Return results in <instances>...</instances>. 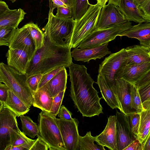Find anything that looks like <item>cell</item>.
I'll return each instance as SVG.
<instances>
[{
  "label": "cell",
  "mask_w": 150,
  "mask_h": 150,
  "mask_svg": "<svg viewBox=\"0 0 150 150\" xmlns=\"http://www.w3.org/2000/svg\"><path fill=\"white\" fill-rule=\"evenodd\" d=\"M132 105V108L139 114L144 110L138 93V88L132 84L131 90Z\"/></svg>",
  "instance_id": "cell-35"
},
{
  "label": "cell",
  "mask_w": 150,
  "mask_h": 150,
  "mask_svg": "<svg viewBox=\"0 0 150 150\" xmlns=\"http://www.w3.org/2000/svg\"><path fill=\"white\" fill-rule=\"evenodd\" d=\"M70 96L75 106L83 117H91L103 113V108L94 83L85 66L72 63L68 67Z\"/></svg>",
  "instance_id": "cell-1"
},
{
  "label": "cell",
  "mask_w": 150,
  "mask_h": 150,
  "mask_svg": "<svg viewBox=\"0 0 150 150\" xmlns=\"http://www.w3.org/2000/svg\"><path fill=\"white\" fill-rule=\"evenodd\" d=\"M16 29L12 27H6L0 29V46H9Z\"/></svg>",
  "instance_id": "cell-34"
},
{
  "label": "cell",
  "mask_w": 150,
  "mask_h": 150,
  "mask_svg": "<svg viewBox=\"0 0 150 150\" xmlns=\"http://www.w3.org/2000/svg\"><path fill=\"white\" fill-rule=\"evenodd\" d=\"M16 115L11 111L4 108L0 112V150H4L10 144L9 129H19Z\"/></svg>",
  "instance_id": "cell-14"
},
{
  "label": "cell",
  "mask_w": 150,
  "mask_h": 150,
  "mask_svg": "<svg viewBox=\"0 0 150 150\" xmlns=\"http://www.w3.org/2000/svg\"><path fill=\"white\" fill-rule=\"evenodd\" d=\"M68 7H71V5L70 0H61Z\"/></svg>",
  "instance_id": "cell-54"
},
{
  "label": "cell",
  "mask_w": 150,
  "mask_h": 150,
  "mask_svg": "<svg viewBox=\"0 0 150 150\" xmlns=\"http://www.w3.org/2000/svg\"><path fill=\"white\" fill-rule=\"evenodd\" d=\"M67 73L65 67L59 72L45 85L52 97L65 90L67 78Z\"/></svg>",
  "instance_id": "cell-22"
},
{
  "label": "cell",
  "mask_w": 150,
  "mask_h": 150,
  "mask_svg": "<svg viewBox=\"0 0 150 150\" xmlns=\"http://www.w3.org/2000/svg\"><path fill=\"white\" fill-rule=\"evenodd\" d=\"M142 150H150V135L143 145Z\"/></svg>",
  "instance_id": "cell-50"
},
{
  "label": "cell",
  "mask_w": 150,
  "mask_h": 150,
  "mask_svg": "<svg viewBox=\"0 0 150 150\" xmlns=\"http://www.w3.org/2000/svg\"><path fill=\"white\" fill-rule=\"evenodd\" d=\"M115 85L111 88L118 99L122 112L126 115L137 113L132 105L131 90L132 83L120 79H115Z\"/></svg>",
  "instance_id": "cell-12"
},
{
  "label": "cell",
  "mask_w": 150,
  "mask_h": 150,
  "mask_svg": "<svg viewBox=\"0 0 150 150\" xmlns=\"http://www.w3.org/2000/svg\"><path fill=\"white\" fill-rule=\"evenodd\" d=\"M138 90L142 104L150 101V83L138 88Z\"/></svg>",
  "instance_id": "cell-39"
},
{
  "label": "cell",
  "mask_w": 150,
  "mask_h": 150,
  "mask_svg": "<svg viewBox=\"0 0 150 150\" xmlns=\"http://www.w3.org/2000/svg\"><path fill=\"white\" fill-rule=\"evenodd\" d=\"M98 85L103 98L108 105L113 109H118L122 112L120 105L118 99L111 88L108 85L104 78L98 75L96 83Z\"/></svg>",
  "instance_id": "cell-23"
},
{
  "label": "cell",
  "mask_w": 150,
  "mask_h": 150,
  "mask_svg": "<svg viewBox=\"0 0 150 150\" xmlns=\"http://www.w3.org/2000/svg\"><path fill=\"white\" fill-rule=\"evenodd\" d=\"M54 9L50 8L48 21L43 29L54 44L63 47H70L75 21L73 18L58 17L53 14Z\"/></svg>",
  "instance_id": "cell-4"
},
{
  "label": "cell",
  "mask_w": 150,
  "mask_h": 150,
  "mask_svg": "<svg viewBox=\"0 0 150 150\" xmlns=\"http://www.w3.org/2000/svg\"><path fill=\"white\" fill-rule=\"evenodd\" d=\"M66 150H78L79 135L78 126L79 122L76 118L71 121L56 119Z\"/></svg>",
  "instance_id": "cell-9"
},
{
  "label": "cell",
  "mask_w": 150,
  "mask_h": 150,
  "mask_svg": "<svg viewBox=\"0 0 150 150\" xmlns=\"http://www.w3.org/2000/svg\"><path fill=\"white\" fill-rule=\"evenodd\" d=\"M123 150H142L141 143L138 139H136Z\"/></svg>",
  "instance_id": "cell-47"
},
{
  "label": "cell",
  "mask_w": 150,
  "mask_h": 150,
  "mask_svg": "<svg viewBox=\"0 0 150 150\" xmlns=\"http://www.w3.org/2000/svg\"><path fill=\"white\" fill-rule=\"evenodd\" d=\"M108 43L98 46L85 48L77 47L71 52V55L74 59L88 63L91 60L100 59L106 55L111 53L108 47Z\"/></svg>",
  "instance_id": "cell-15"
},
{
  "label": "cell",
  "mask_w": 150,
  "mask_h": 150,
  "mask_svg": "<svg viewBox=\"0 0 150 150\" xmlns=\"http://www.w3.org/2000/svg\"><path fill=\"white\" fill-rule=\"evenodd\" d=\"M117 7L128 21L138 23L150 22L133 0H121Z\"/></svg>",
  "instance_id": "cell-19"
},
{
  "label": "cell",
  "mask_w": 150,
  "mask_h": 150,
  "mask_svg": "<svg viewBox=\"0 0 150 150\" xmlns=\"http://www.w3.org/2000/svg\"><path fill=\"white\" fill-rule=\"evenodd\" d=\"M127 65H135L150 62V48L141 45H134L125 48Z\"/></svg>",
  "instance_id": "cell-20"
},
{
  "label": "cell",
  "mask_w": 150,
  "mask_h": 150,
  "mask_svg": "<svg viewBox=\"0 0 150 150\" xmlns=\"http://www.w3.org/2000/svg\"><path fill=\"white\" fill-rule=\"evenodd\" d=\"M142 105L144 110H150V101L144 102Z\"/></svg>",
  "instance_id": "cell-52"
},
{
  "label": "cell",
  "mask_w": 150,
  "mask_h": 150,
  "mask_svg": "<svg viewBox=\"0 0 150 150\" xmlns=\"http://www.w3.org/2000/svg\"><path fill=\"white\" fill-rule=\"evenodd\" d=\"M56 119L47 112H40L36 136L47 144L50 150H66Z\"/></svg>",
  "instance_id": "cell-5"
},
{
  "label": "cell",
  "mask_w": 150,
  "mask_h": 150,
  "mask_svg": "<svg viewBox=\"0 0 150 150\" xmlns=\"http://www.w3.org/2000/svg\"><path fill=\"white\" fill-rule=\"evenodd\" d=\"M115 116L117 150H123L136 138L131 132L126 115L117 111Z\"/></svg>",
  "instance_id": "cell-13"
},
{
  "label": "cell",
  "mask_w": 150,
  "mask_h": 150,
  "mask_svg": "<svg viewBox=\"0 0 150 150\" xmlns=\"http://www.w3.org/2000/svg\"><path fill=\"white\" fill-rule=\"evenodd\" d=\"M4 108V103L0 100V112Z\"/></svg>",
  "instance_id": "cell-55"
},
{
  "label": "cell",
  "mask_w": 150,
  "mask_h": 150,
  "mask_svg": "<svg viewBox=\"0 0 150 150\" xmlns=\"http://www.w3.org/2000/svg\"><path fill=\"white\" fill-rule=\"evenodd\" d=\"M26 14L24 11L21 8L9 9L0 15V29L6 27L18 28Z\"/></svg>",
  "instance_id": "cell-24"
},
{
  "label": "cell",
  "mask_w": 150,
  "mask_h": 150,
  "mask_svg": "<svg viewBox=\"0 0 150 150\" xmlns=\"http://www.w3.org/2000/svg\"><path fill=\"white\" fill-rule=\"evenodd\" d=\"M96 136L93 137L90 131L87 132L83 136L79 135L78 150H105L104 147L94 144Z\"/></svg>",
  "instance_id": "cell-28"
},
{
  "label": "cell",
  "mask_w": 150,
  "mask_h": 150,
  "mask_svg": "<svg viewBox=\"0 0 150 150\" xmlns=\"http://www.w3.org/2000/svg\"><path fill=\"white\" fill-rule=\"evenodd\" d=\"M108 0H97V4L102 7L106 5Z\"/></svg>",
  "instance_id": "cell-53"
},
{
  "label": "cell",
  "mask_w": 150,
  "mask_h": 150,
  "mask_svg": "<svg viewBox=\"0 0 150 150\" xmlns=\"http://www.w3.org/2000/svg\"><path fill=\"white\" fill-rule=\"evenodd\" d=\"M127 21L115 26L102 29H96L83 39L76 47L85 48L96 47L114 40L132 26Z\"/></svg>",
  "instance_id": "cell-7"
},
{
  "label": "cell",
  "mask_w": 150,
  "mask_h": 150,
  "mask_svg": "<svg viewBox=\"0 0 150 150\" xmlns=\"http://www.w3.org/2000/svg\"><path fill=\"white\" fill-rule=\"evenodd\" d=\"M150 83V71L148 72L134 85L137 88Z\"/></svg>",
  "instance_id": "cell-45"
},
{
  "label": "cell",
  "mask_w": 150,
  "mask_h": 150,
  "mask_svg": "<svg viewBox=\"0 0 150 150\" xmlns=\"http://www.w3.org/2000/svg\"><path fill=\"white\" fill-rule=\"evenodd\" d=\"M42 74H38L27 77V82L28 84L34 93L38 89V86Z\"/></svg>",
  "instance_id": "cell-38"
},
{
  "label": "cell",
  "mask_w": 150,
  "mask_h": 150,
  "mask_svg": "<svg viewBox=\"0 0 150 150\" xmlns=\"http://www.w3.org/2000/svg\"><path fill=\"white\" fill-rule=\"evenodd\" d=\"M108 4L114 5L118 7L121 1V0H108Z\"/></svg>",
  "instance_id": "cell-51"
},
{
  "label": "cell",
  "mask_w": 150,
  "mask_h": 150,
  "mask_svg": "<svg viewBox=\"0 0 150 150\" xmlns=\"http://www.w3.org/2000/svg\"><path fill=\"white\" fill-rule=\"evenodd\" d=\"M53 98L44 86L33 93L32 105L40 109L42 111L49 112L52 106Z\"/></svg>",
  "instance_id": "cell-25"
},
{
  "label": "cell",
  "mask_w": 150,
  "mask_h": 150,
  "mask_svg": "<svg viewBox=\"0 0 150 150\" xmlns=\"http://www.w3.org/2000/svg\"><path fill=\"white\" fill-rule=\"evenodd\" d=\"M56 16L64 18H72V11L71 7L60 6L57 8Z\"/></svg>",
  "instance_id": "cell-40"
},
{
  "label": "cell",
  "mask_w": 150,
  "mask_h": 150,
  "mask_svg": "<svg viewBox=\"0 0 150 150\" xmlns=\"http://www.w3.org/2000/svg\"><path fill=\"white\" fill-rule=\"evenodd\" d=\"M65 90L59 92L55 96L53 97L50 110L48 114L54 117L58 114L64 97Z\"/></svg>",
  "instance_id": "cell-36"
},
{
  "label": "cell",
  "mask_w": 150,
  "mask_h": 150,
  "mask_svg": "<svg viewBox=\"0 0 150 150\" xmlns=\"http://www.w3.org/2000/svg\"><path fill=\"white\" fill-rule=\"evenodd\" d=\"M71 49L54 44L45 34L43 45L29 62L25 73L27 77L43 74L58 67H68L72 63Z\"/></svg>",
  "instance_id": "cell-2"
},
{
  "label": "cell",
  "mask_w": 150,
  "mask_h": 150,
  "mask_svg": "<svg viewBox=\"0 0 150 150\" xmlns=\"http://www.w3.org/2000/svg\"><path fill=\"white\" fill-rule=\"evenodd\" d=\"M4 104V108L11 111L18 117L24 115L30 110L25 104L8 89L7 99Z\"/></svg>",
  "instance_id": "cell-26"
},
{
  "label": "cell",
  "mask_w": 150,
  "mask_h": 150,
  "mask_svg": "<svg viewBox=\"0 0 150 150\" xmlns=\"http://www.w3.org/2000/svg\"><path fill=\"white\" fill-rule=\"evenodd\" d=\"M58 114L59 118L64 120L71 121L73 119L71 112L63 105L60 107Z\"/></svg>",
  "instance_id": "cell-43"
},
{
  "label": "cell",
  "mask_w": 150,
  "mask_h": 150,
  "mask_svg": "<svg viewBox=\"0 0 150 150\" xmlns=\"http://www.w3.org/2000/svg\"><path fill=\"white\" fill-rule=\"evenodd\" d=\"M150 71V62L135 65H126L120 69L116 79H122L134 84Z\"/></svg>",
  "instance_id": "cell-16"
},
{
  "label": "cell",
  "mask_w": 150,
  "mask_h": 150,
  "mask_svg": "<svg viewBox=\"0 0 150 150\" xmlns=\"http://www.w3.org/2000/svg\"><path fill=\"white\" fill-rule=\"evenodd\" d=\"M9 9L5 2L0 0V15Z\"/></svg>",
  "instance_id": "cell-49"
},
{
  "label": "cell",
  "mask_w": 150,
  "mask_h": 150,
  "mask_svg": "<svg viewBox=\"0 0 150 150\" xmlns=\"http://www.w3.org/2000/svg\"><path fill=\"white\" fill-rule=\"evenodd\" d=\"M7 64L20 73L26 74L29 62L26 53L21 50L9 48L6 54Z\"/></svg>",
  "instance_id": "cell-21"
},
{
  "label": "cell",
  "mask_w": 150,
  "mask_h": 150,
  "mask_svg": "<svg viewBox=\"0 0 150 150\" xmlns=\"http://www.w3.org/2000/svg\"><path fill=\"white\" fill-rule=\"evenodd\" d=\"M26 74L21 73L13 68L0 63V81L7 86L30 108L33 105V93L29 87Z\"/></svg>",
  "instance_id": "cell-3"
},
{
  "label": "cell",
  "mask_w": 150,
  "mask_h": 150,
  "mask_svg": "<svg viewBox=\"0 0 150 150\" xmlns=\"http://www.w3.org/2000/svg\"><path fill=\"white\" fill-rule=\"evenodd\" d=\"M8 94V89L5 84L0 83V100L3 103L6 101Z\"/></svg>",
  "instance_id": "cell-46"
},
{
  "label": "cell",
  "mask_w": 150,
  "mask_h": 150,
  "mask_svg": "<svg viewBox=\"0 0 150 150\" xmlns=\"http://www.w3.org/2000/svg\"><path fill=\"white\" fill-rule=\"evenodd\" d=\"M36 139L31 141L17 146H13L11 144L7 146L4 150H30Z\"/></svg>",
  "instance_id": "cell-41"
},
{
  "label": "cell",
  "mask_w": 150,
  "mask_h": 150,
  "mask_svg": "<svg viewBox=\"0 0 150 150\" xmlns=\"http://www.w3.org/2000/svg\"><path fill=\"white\" fill-rule=\"evenodd\" d=\"M34 42L36 50L40 49L43 45L45 34L38 25L30 22L25 24Z\"/></svg>",
  "instance_id": "cell-30"
},
{
  "label": "cell",
  "mask_w": 150,
  "mask_h": 150,
  "mask_svg": "<svg viewBox=\"0 0 150 150\" xmlns=\"http://www.w3.org/2000/svg\"><path fill=\"white\" fill-rule=\"evenodd\" d=\"M102 7L97 4H90L85 13L78 21H75L70 47H76L86 37L96 28Z\"/></svg>",
  "instance_id": "cell-6"
},
{
  "label": "cell",
  "mask_w": 150,
  "mask_h": 150,
  "mask_svg": "<svg viewBox=\"0 0 150 150\" xmlns=\"http://www.w3.org/2000/svg\"><path fill=\"white\" fill-rule=\"evenodd\" d=\"M20 118L22 123V128L23 133L32 138L36 136L38 131V126L28 116L21 115Z\"/></svg>",
  "instance_id": "cell-31"
},
{
  "label": "cell",
  "mask_w": 150,
  "mask_h": 150,
  "mask_svg": "<svg viewBox=\"0 0 150 150\" xmlns=\"http://www.w3.org/2000/svg\"><path fill=\"white\" fill-rule=\"evenodd\" d=\"M126 115L131 132L134 137L137 139V134L140 120V114L137 113Z\"/></svg>",
  "instance_id": "cell-33"
},
{
  "label": "cell",
  "mask_w": 150,
  "mask_h": 150,
  "mask_svg": "<svg viewBox=\"0 0 150 150\" xmlns=\"http://www.w3.org/2000/svg\"><path fill=\"white\" fill-rule=\"evenodd\" d=\"M140 120L137 139L142 146L150 135V110H144L140 113Z\"/></svg>",
  "instance_id": "cell-27"
},
{
  "label": "cell",
  "mask_w": 150,
  "mask_h": 150,
  "mask_svg": "<svg viewBox=\"0 0 150 150\" xmlns=\"http://www.w3.org/2000/svg\"><path fill=\"white\" fill-rule=\"evenodd\" d=\"M72 17L75 21L80 19L87 11L90 4L88 0H70Z\"/></svg>",
  "instance_id": "cell-29"
},
{
  "label": "cell",
  "mask_w": 150,
  "mask_h": 150,
  "mask_svg": "<svg viewBox=\"0 0 150 150\" xmlns=\"http://www.w3.org/2000/svg\"></svg>",
  "instance_id": "cell-58"
},
{
  "label": "cell",
  "mask_w": 150,
  "mask_h": 150,
  "mask_svg": "<svg viewBox=\"0 0 150 150\" xmlns=\"http://www.w3.org/2000/svg\"><path fill=\"white\" fill-rule=\"evenodd\" d=\"M64 67H57L43 74L38 86V89L45 86L50 80Z\"/></svg>",
  "instance_id": "cell-37"
},
{
  "label": "cell",
  "mask_w": 150,
  "mask_h": 150,
  "mask_svg": "<svg viewBox=\"0 0 150 150\" xmlns=\"http://www.w3.org/2000/svg\"><path fill=\"white\" fill-rule=\"evenodd\" d=\"M48 145L39 138L36 139L30 150H48Z\"/></svg>",
  "instance_id": "cell-44"
},
{
  "label": "cell",
  "mask_w": 150,
  "mask_h": 150,
  "mask_svg": "<svg viewBox=\"0 0 150 150\" xmlns=\"http://www.w3.org/2000/svg\"><path fill=\"white\" fill-rule=\"evenodd\" d=\"M119 36L137 39L139 41L140 45L150 48V22L132 25Z\"/></svg>",
  "instance_id": "cell-18"
},
{
  "label": "cell",
  "mask_w": 150,
  "mask_h": 150,
  "mask_svg": "<svg viewBox=\"0 0 150 150\" xmlns=\"http://www.w3.org/2000/svg\"><path fill=\"white\" fill-rule=\"evenodd\" d=\"M8 47L9 48L18 49L25 52L29 61L36 51L34 42L25 25L21 28H16Z\"/></svg>",
  "instance_id": "cell-10"
},
{
  "label": "cell",
  "mask_w": 150,
  "mask_h": 150,
  "mask_svg": "<svg viewBox=\"0 0 150 150\" xmlns=\"http://www.w3.org/2000/svg\"><path fill=\"white\" fill-rule=\"evenodd\" d=\"M127 21L117 7L108 4L102 8L96 29L110 28Z\"/></svg>",
  "instance_id": "cell-11"
},
{
  "label": "cell",
  "mask_w": 150,
  "mask_h": 150,
  "mask_svg": "<svg viewBox=\"0 0 150 150\" xmlns=\"http://www.w3.org/2000/svg\"><path fill=\"white\" fill-rule=\"evenodd\" d=\"M126 52L123 48L105 58L99 65L98 74L103 77L111 88L115 84L116 76L120 69L127 64Z\"/></svg>",
  "instance_id": "cell-8"
},
{
  "label": "cell",
  "mask_w": 150,
  "mask_h": 150,
  "mask_svg": "<svg viewBox=\"0 0 150 150\" xmlns=\"http://www.w3.org/2000/svg\"><path fill=\"white\" fill-rule=\"evenodd\" d=\"M97 144L111 150H117L116 128V116H110L105 127L98 135L96 136Z\"/></svg>",
  "instance_id": "cell-17"
},
{
  "label": "cell",
  "mask_w": 150,
  "mask_h": 150,
  "mask_svg": "<svg viewBox=\"0 0 150 150\" xmlns=\"http://www.w3.org/2000/svg\"><path fill=\"white\" fill-rule=\"evenodd\" d=\"M134 2L137 5L142 0H133Z\"/></svg>",
  "instance_id": "cell-56"
},
{
  "label": "cell",
  "mask_w": 150,
  "mask_h": 150,
  "mask_svg": "<svg viewBox=\"0 0 150 150\" xmlns=\"http://www.w3.org/2000/svg\"><path fill=\"white\" fill-rule=\"evenodd\" d=\"M139 8L150 20V0H142L138 5Z\"/></svg>",
  "instance_id": "cell-42"
},
{
  "label": "cell",
  "mask_w": 150,
  "mask_h": 150,
  "mask_svg": "<svg viewBox=\"0 0 150 150\" xmlns=\"http://www.w3.org/2000/svg\"><path fill=\"white\" fill-rule=\"evenodd\" d=\"M10 1H11L13 3L14 2H15L16 0H10Z\"/></svg>",
  "instance_id": "cell-57"
},
{
  "label": "cell",
  "mask_w": 150,
  "mask_h": 150,
  "mask_svg": "<svg viewBox=\"0 0 150 150\" xmlns=\"http://www.w3.org/2000/svg\"><path fill=\"white\" fill-rule=\"evenodd\" d=\"M49 7L53 9L60 6L69 7L65 4L61 0H49Z\"/></svg>",
  "instance_id": "cell-48"
},
{
  "label": "cell",
  "mask_w": 150,
  "mask_h": 150,
  "mask_svg": "<svg viewBox=\"0 0 150 150\" xmlns=\"http://www.w3.org/2000/svg\"><path fill=\"white\" fill-rule=\"evenodd\" d=\"M10 144L17 146L28 142L32 139L28 137L20 129L11 127L9 129Z\"/></svg>",
  "instance_id": "cell-32"
}]
</instances>
